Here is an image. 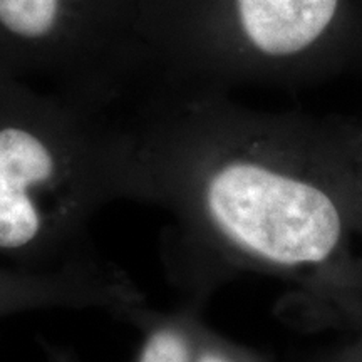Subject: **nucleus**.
Wrapping results in <instances>:
<instances>
[{
	"label": "nucleus",
	"instance_id": "0eeeda50",
	"mask_svg": "<svg viewBox=\"0 0 362 362\" xmlns=\"http://www.w3.org/2000/svg\"><path fill=\"white\" fill-rule=\"evenodd\" d=\"M202 309L194 310L192 320V362H270L211 329L203 319Z\"/></svg>",
	"mask_w": 362,
	"mask_h": 362
},
{
	"label": "nucleus",
	"instance_id": "39448f33",
	"mask_svg": "<svg viewBox=\"0 0 362 362\" xmlns=\"http://www.w3.org/2000/svg\"><path fill=\"white\" fill-rule=\"evenodd\" d=\"M243 33L260 52L292 56L314 42L332 21L337 0H237Z\"/></svg>",
	"mask_w": 362,
	"mask_h": 362
},
{
	"label": "nucleus",
	"instance_id": "9d476101",
	"mask_svg": "<svg viewBox=\"0 0 362 362\" xmlns=\"http://www.w3.org/2000/svg\"><path fill=\"white\" fill-rule=\"evenodd\" d=\"M40 344H42L44 354L49 362H81L76 352L67 349V347L57 346V344L47 341H40Z\"/></svg>",
	"mask_w": 362,
	"mask_h": 362
},
{
	"label": "nucleus",
	"instance_id": "423d86ee",
	"mask_svg": "<svg viewBox=\"0 0 362 362\" xmlns=\"http://www.w3.org/2000/svg\"><path fill=\"white\" fill-rule=\"evenodd\" d=\"M203 304L187 300L173 309H153L146 300L117 315L139 334L133 362H192V320Z\"/></svg>",
	"mask_w": 362,
	"mask_h": 362
},
{
	"label": "nucleus",
	"instance_id": "f257e3e1",
	"mask_svg": "<svg viewBox=\"0 0 362 362\" xmlns=\"http://www.w3.org/2000/svg\"><path fill=\"white\" fill-rule=\"evenodd\" d=\"M126 200L170 218L163 257L185 298L205 304L235 274L296 280L314 292L354 267L351 153L233 139L203 106L121 107Z\"/></svg>",
	"mask_w": 362,
	"mask_h": 362
},
{
	"label": "nucleus",
	"instance_id": "7ed1b4c3",
	"mask_svg": "<svg viewBox=\"0 0 362 362\" xmlns=\"http://www.w3.org/2000/svg\"><path fill=\"white\" fill-rule=\"evenodd\" d=\"M139 0H0V79L117 104L138 67Z\"/></svg>",
	"mask_w": 362,
	"mask_h": 362
},
{
	"label": "nucleus",
	"instance_id": "6e6552de",
	"mask_svg": "<svg viewBox=\"0 0 362 362\" xmlns=\"http://www.w3.org/2000/svg\"><path fill=\"white\" fill-rule=\"evenodd\" d=\"M351 332V341L329 354L322 362H362V329Z\"/></svg>",
	"mask_w": 362,
	"mask_h": 362
},
{
	"label": "nucleus",
	"instance_id": "f03ea898",
	"mask_svg": "<svg viewBox=\"0 0 362 362\" xmlns=\"http://www.w3.org/2000/svg\"><path fill=\"white\" fill-rule=\"evenodd\" d=\"M119 200V106L0 79V264L49 267L89 250L90 220Z\"/></svg>",
	"mask_w": 362,
	"mask_h": 362
},
{
	"label": "nucleus",
	"instance_id": "1a4fd4ad",
	"mask_svg": "<svg viewBox=\"0 0 362 362\" xmlns=\"http://www.w3.org/2000/svg\"><path fill=\"white\" fill-rule=\"evenodd\" d=\"M352 173H354V193H356V211H357V235L362 237V149L351 153Z\"/></svg>",
	"mask_w": 362,
	"mask_h": 362
},
{
	"label": "nucleus",
	"instance_id": "9b49d317",
	"mask_svg": "<svg viewBox=\"0 0 362 362\" xmlns=\"http://www.w3.org/2000/svg\"><path fill=\"white\" fill-rule=\"evenodd\" d=\"M349 325L352 330L362 329V297L357 298L349 312Z\"/></svg>",
	"mask_w": 362,
	"mask_h": 362
},
{
	"label": "nucleus",
	"instance_id": "20e7f679",
	"mask_svg": "<svg viewBox=\"0 0 362 362\" xmlns=\"http://www.w3.org/2000/svg\"><path fill=\"white\" fill-rule=\"evenodd\" d=\"M146 298L126 272L86 250L61 264H0V319L49 309H99L119 315Z\"/></svg>",
	"mask_w": 362,
	"mask_h": 362
}]
</instances>
